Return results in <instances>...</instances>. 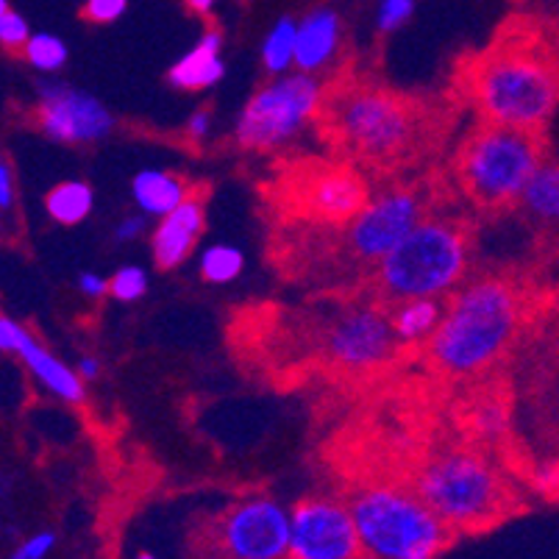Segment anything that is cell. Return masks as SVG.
Returning a JSON list of instances; mask_svg holds the SVG:
<instances>
[{
	"instance_id": "cell-2",
	"label": "cell",
	"mask_w": 559,
	"mask_h": 559,
	"mask_svg": "<svg viewBox=\"0 0 559 559\" xmlns=\"http://www.w3.org/2000/svg\"><path fill=\"white\" fill-rule=\"evenodd\" d=\"M462 93L481 120L543 131L559 109V59L526 34H501L462 70Z\"/></svg>"
},
{
	"instance_id": "cell-37",
	"label": "cell",
	"mask_w": 559,
	"mask_h": 559,
	"mask_svg": "<svg viewBox=\"0 0 559 559\" xmlns=\"http://www.w3.org/2000/svg\"><path fill=\"white\" fill-rule=\"evenodd\" d=\"M134 559H159V557H156V554H151V551H140Z\"/></svg>"
},
{
	"instance_id": "cell-6",
	"label": "cell",
	"mask_w": 559,
	"mask_h": 559,
	"mask_svg": "<svg viewBox=\"0 0 559 559\" xmlns=\"http://www.w3.org/2000/svg\"><path fill=\"white\" fill-rule=\"evenodd\" d=\"M409 487L454 535L490 528L512 504L501 471L474 449H445L429 456Z\"/></svg>"
},
{
	"instance_id": "cell-32",
	"label": "cell",
	"mask_w": 559,
	"mask_h": 559,
	"mask_svg": "<svg viewBox=\"0 0 559 559\" xmlns=\"http://www.w3.org/2000/svg\"><path fill=\"white\" fill-rule=\"evenodd\" d=\"M145 226H148V223H145V217L142 215L123 217V221L117 223V228H115V240L117 242L136 240V237H142V234H145Z\"/></svg>"
},
{
	"instance_id": "cell-36",
	"label": "cell",
	"mask_w": 559,
	"mask_h": 559,
	"mask_svg": "<svg viewBox=\"0 0 559 559\" xmlns=\"http://www.w3.org/2000/svg\"><path fill=\"white\" fill-rule=\"evenodd\" d=\"M187 7L195 14H210L217 7V0H187Z\"/></svg>"
},
{
	"instance_id": "cell-28",
	"label": "cell",
	"mask_w": 559,
	"mask_h": 559,
	"mask_svg": "<svg viewBox=\"0 0 559 559\" xmlns=\"http://www.w3.org/2000/svg\"><path fill=\"white\" fill-rule=\"evenodd\" d=\"M412 14H415V0H381L376 9V28L381 34H393L409 23Z\"/></svg>"
},
{
	"instance_id": "cell-38",
	"label": "cell",
	"mask_w": 559,
	"mask_h": 559,
	"mask_svg": "<svg viewBox=\"0 0 559 559\" xmlns=\"http://www.w3.org/2000/svg\"><path fill=\"white\" fill-rule=\"evenodd\" d=\"M515 3H526V0H515Z\"/></svg>"
},
{
	"instance_id": "cell-27",
	"label": "cell",
	"mask_w": 559,
	"mask_h": 559,
	"mask_svg": "<svg viewBox=\"0 0 559 559\" xmlns=\"http://www.w3.org/2000/svg\"><path fill=\"white\" fill-rule=\"evenodd\" d=\"M28 20L9 7V0H0V45L7 50H23L32 39Z\"/></svg>"
},
{
	"instance_id": "cell-19",
	"label": "cell",
	"mask_w": 559,
	"mask_h": 559,
	"mask_svg": "<svg viewBox=\"0 0 559 559\" xmlns=\"http://www.w3.org/2000/svg\"><path fill=\"white\" fill-rule=\"evenodd\" d=\"M131 195L145 215L165 217L195 195V187L170 170H140L131 179Z\"/></svg>"
},
{
	"instance_id": "cell-15",
	"label": "cell",
	"mask_w": 559,
	"mask_h": 559,
	"mask_svg": "<svg viewBox=\"0 0 559 559\" xmlns=\"http://www.w3.org/2000/svg\"><path fill=\"white\" fill-rule=\"evenodd\" d=\"M0 350L14 354L28 368V373L43 388H48L56 399L68 401V404H84L86 401L84 379L79 376V370L68 368L62 359H56L23 323L7 318V314L0 318Z\"/></svg>"
},
{
	"instance_id": "cell-35",
	"label": "cell",
	"mask_w": 559,
	"mask_h": 559,
	"mask_svg": "<svg viewBox=\"0 0 559 559\" xmlns=\"http://www.w3.org/2000/svg\"><path fill=\"white\" fill-rule=\"evenodd\" d=\"M79 376L84 381H93V379H98V373H100V362L95 357H81V362H79Z\"/></svg>"
},
{
	"instance_id": "cell-1",
	"label": "cell",
	"mask_w": 559,
	"mask_h": 559,
	"mask_svg": "<svg viewBox=\"0 0 559 559\" xmlns=\"http://www.w3.org/2000/svg\"><path fill=\"white\" fill-rule=\"evenodd\" d=\"M318 123L332 148L348 162L373 170H399L418 162L431 142L440 111L373 81H340L326 86Z\"/></svg>"
},
{
	"instance_id": "cell-4",
	"label": "cell",
	"mask_w": 559,
	"mask_h": 559,
	"mask_svg": "<svg viewBox=\"0 0 559 559\" xmlns=\"http://www.w3.org/2000/svg\"><path fill=\"white\" fill-rule=\"evenodd\" d=\"M548 140L543 131L481 120L467 131L454 156V181L462 195L481 212L510 210L548 159Z\"/></svg>"
},
{
	"instance_id": "cell-20",
	"label": "cell",
	"mask_w": 559,
	"mask_h": 559,
	"mask_svg": "<svg viewBox=\"0 0 559 559\" xmlns=\"http://www.w3.org/2000/svg\"><path fill=\"white\" fill-rule=\"evenodd\" d=\"M521 206L523 217L535 228H540L543 234H557L559 231V159L557 156H548L537 173L532 176V181L523 190L521 201L515 203Z\"/></svg>"
},
{
	"instance_id": "cell-5",
	"label": "cell",
	"mask_w": 559,
	"mask_h": 559,
	"mask_svg": "<svg viewBox=\"0 0 559 559\" xmlns=\"http://www.w3.org/2000/svg\"><path fill=\"white\" fill-rule=\"evenodd\" d=\"M365 559H440L454 532L418 492L393 481H370L348 496Z\"/></svg>"
},
{
	"instance_id": "cell-22",
	"label": "cell",
	"mask_w": 559,
	"mask_h": 559,
	"mask_svg": "<svg viewBox=\"0 0 559 559\" xmlns=\"http://www.w3.org/2000/svg\"><path fill=\"white\" fill-rule=\"evenodd\" d=\"M95 192L86 181H62L45 195V210L50 221L62 223V226H79L86 217L93 215Z\"/></svg>"
},
{
	"instance_id": "cell-26",
	"label": "cell",
	"mask_w": 559,
	"mask_h": 559,
	"mask_svg": "<svg viewBox=\"0 0 559 559\" xmlns=\"http://www.w3.org/2000/svg\"><path fill=\"white\" fill-rule=\"evenodd\" d=\"M145 293H148V276L136 264H126L109 278V296H115L117 301H140Z\"/></svg>"
},
{
	"instance_id": "cell-34",
	"label": "cell",
	"mask_w": 559,
	"mask_h": 559,
	"mask_svg": "<svg viewBox=\"0 0 559 559\" xmlns=\"http://www.w3.org/2000/svg\"><path fill=\"white\" fill-rule=\"evenodd\" d=\"M79 289L90 298H104L109 293V278L98 276V273H81Z\"/></svg>"
},
{
	"instance_id": "cell-3",
	"label": "cell",
	"mask_w": 559,
	"mask_h": 559,
	"mask_svg": "<svg viewBox=\"0 0 559 559\" xmlns=\"http://www.w3.org/2000/svg\"><path fill=\"white\" fill-rule=\"evenodd\" d=\"M526 314V296L512 278H471L445 304L437 332L426 340V359L443 376H479L504 357Z\"/></svg>"
},
{
	"instance_id": "cell-24",
	"label": "cell",
	"mask_w": 559,
	"mask_h": 559,
	"mask_svg": "<svg viewBox=\"0 0 559 559\" xmlns=\"http://www.w3.org/2000/svg\"><path fill=\"white\" fill-rule=\"evenodd\" d=\"M20 53H23L25 62L32 64L34 70H39V73H56V70H62L64 64H68L70 50L62 37H56V34L50 32H39L28 39V45H25Z\"/></svg>"
},
{
	"instance_id": "cell-13",
	"label": "cell",
	"mask_w": 559,
	"mask_h": 559,
	"mask_svg": "<svg viewBox=\"0 0 559 559\" xmlns=\"http://www.w3.org/2000/svg\"><path fill=\"white\" fill-rule=\"evenodd\" d=\"M287 559H365L350 507L332 496H309L293 507Z\"/></svg>"
},
{
	"instance_id": "cell-33",
	"label": "cell",
	"mask_w": 559,
	"mask_h": 559,
	"mask_svg": "<svg viewBox=\"0 0 559 559\" xmlns=\"http://www.w3.org/2000/svg\"><path fill=\"white\" fill-rule=\"evenodd\" d=\"M212 129V109H198L187 123V134L192 142H203Z\"/></svg>"
},
{
	"instance_id": "cell-8",
	"label": "cell",
	"mask_w": 559,
	"mask_h": 559,
	"mask_svg": "<svg viewBox=\"0 0 559 559\" xmlns=\"http://www.w3.org/2000/svg\"><path fill=\"white\" fill-rule=\"evenodd\" d=\"M293 510L271 496L240 498L198 526L201 559H287Z\"/></svg>"
},
{
	"instance_id": "cell-16",
	"label": "cell",
	"mask_w": 559,
	"mask_h": 559,
	"mask_svg": "<svg viewBox=\"0 0 559 559\" xmlns=\"http://www.w3.org/2000/svg\"><path fill=\"white\" fill-rule=\"evenodd\" d=\"M206 228V192H195L176 212L165 215L151 237V253L159 271H173L190 259Z\"/></svg>"
},
{
	"instance_id": "cell-18",
	"label": "cell",
	"mask_w": 559,
	"mask_h": 559,
	"mask_svg": "<svg viewBox=\"0 0 559 559\" xmlns=\"http://www.w3.org/2000/svg\"><path fill=\"white\" fill-rule=\"evenodd\" d=\"M226 75V62H223V34L217 28L203 32L198 45H192L179 62L167 70V81L176 90L185 93H201L210 90Z\"/></svg>"
},
{
	"instance_id": "cell-12",
	"label": "cell",
	"mask_w": 559,
	"mask_h": 559,
	"mask_svg": "<svg viewBox=\"0 0 559 559\" xmlns=\"http://www.w3.org/2000/svg\"><path fill=\"white\" fill-rule=\"evenodd\" d=\"M426 203L418 190H388L370 198L357 217L340 226L348 253L362 264H379L426 221Z\"/></svg>"
},
{
	"instance_id": "cell-25",
	"label": "cell",
	"mask_w": 559,
	"mask_h": 559,
	"mask_svg": "<svg viewBox=\"0 0 559 559\" xmlns=\"http://www.w3.org/2000/svg\"><path fill=\"white\" fill-rule=\"evenodd\" d=\"M246 267L242 251L231 246H212L201 253V276L210 284H228Z\"/></svg>"
},
{
	"instance_id": "cell-29",
	"label": "cell",
	"mask_w": 559,
	"mask_h": 559,
	"mask_svg": "<svg viewBox=\"0 0 559 559\" xmlns=\"http://www.w3.org/2000/svg\"><path fill=\"white\" fill-rule=\"evenodd\" d=\"M129 9V0H86L84 7H81V17L90 20V23H115L120 20Z\"/></svg>"
},
{
	"instance_id": "cell-14",
	"label": "cell",
	"mask_w": 559,
	"mask_h": 559,
	"mask_svg": "<svg viewBox=\"0 0 559 559\" xmlns=\"http://www.w3.org/2000/svg\"><path fill=\"white\" fill-rule=\"evenodd\" d=\"M34 126L68 145H90L115 129V117L95 95L64 84H43L34 104Z\"/></svg>"
},
{
	"instance_id": "cell-11",
	"label": "cell",
	"mask_w": 559,
	"mask_h": 559,
	"mask_svg": "<svg viewBox=\"0 0 559 559\" xmlns=\"http://www.w3.org/2000/svg\"><path fill=\"white\" fill-rule=\"evenodd\" d=\"M318 348L337 370L362 373L395 359L401 343L384 304H350L329 318Z\"/></svg>"
},
{
	"instance_id": "cell-9",
	"label": "cell",
	"mask_w": 559,
	"mask_h": 559,
	"mask_svg": "<svg viewBox=\"0 0 559 559\" xmlns=\"http://www.w3.org/2000/svg\"><path fill=\"white\" fill-rule=\"evenodd\" d=\"M323 93L326 86L309 73L276 75L251 95L234 136L246 151L282 148L309 120H318Z\"/></svg>"
},
{
	"instance_id": "cell-23",
	"label": "cell",
	"mask_w": 559,
	"mask_h": 559,
	"mask_svg": "<svg viewBox=\"0 0 559 559\" xmlns=\"http://www.w3.org/2000/svg\"><path fill=\"white\" fill-rule=\"evenodd\" d=\"M298 48V23L293 17H282L273 25L262 43V64L271 75H287L296 68Z\"/></svg>"
},
{
	"instance_id": "cell-10",
	"label": "cell",
	"mask_w": 559,
	"mask_h": 559,
	"mask_svg": "<svg viewBox=\"0 0 559 559\" xmlns=\"http://www.w3.org/2000/svg\"><path fill=\"white\" fill-rule=\"evenodd\" d=\"M278 201L287 215L314 226L340 228L350 223L370 203L368 181L350 162H309L304 170L282 179Z\"/></svg>"
},
{
	"instance_id": "cell-21",
	"label": "cell",
	"mask_w": 559,
	"mask_h": 559,
	"mask_svg": "<svg viewBox=\"0 0 559 559\" xmlns=\"http://www.w3.org/2000/svg\"><path fill=\"white\" fill-rule=\"evenodd\" d=\"M443 312L445 307L437 298H415L395 304V309H390V323L401 345L426 343L440 326Z\"/></svg>"
},
{
	"instance_id": "cell-7",
	"label": "cell",
	"mask_w": 559,
	"mask_h": 559,
	"mask_svg": "<svg viewBox=\"0 0 559 559\" xmlns=\"http://www.w3.org/2000/svg\"><path fill=\"white\" fill-rule=\"evenodd\" d=\"M471 234L460 221L426 217L376 264V296L388 304L440 298L465 278Z\"/></svg>"
},
{
	"instance_id": "cell-17",
	"label": "cell",
	"mask_w": 559,
	"mask_h": 559,
	"mask_svg": "<svg viewBox=\"0 0 559 559\" xmlns=\"http://www.w3.org/2000/svg\"><path fill=\"white\" fill-rule=\"evenodd\" d=\"M343 45V20L332 7H318L298 23L296 68L298 73L318 75L337 59Z\"/></svg>"
},
{
	"instance_id": "cell-31",
	"label": "cell",
	"mask_w": 559,
	"mask_h": 559,
	"mask_svg": "<svg viewBox=\"0 0 559 559\" xmlns=\"http://www.w3.org/2000/svg\"><path fill=\"white\" fill-rule=\"evenodd\" d=\"M12 203H14V170L9 165V159L0 162V210L3 215L9 217L12 212Z\"/></svg>"
},
{
	"instance_id": "cell-30",
	"label": "cell",
	"mask_w": 559,
	"mask_h": 559,
	"mask_svg": "<svg viewBox=\"0 0 559 559\" xmlns=\"http://www.w3.org/2000/svg\"><path fill=\"white\" fill-rule=\"evenodd\" d=\"M53 546H56L53 532H37V535L20 540L9 559H45L50 551H53Z\"/></svg>"
}]
</instances>
